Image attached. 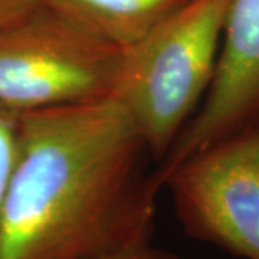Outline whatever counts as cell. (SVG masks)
I'll return each instance as SVG.
<instances>
[{
    "mask_svg": "<svg viewBox=\"0 0 259 259\" xmlns=\"http://www.w3.org/2000/svg\"><path fill=\"white\" fill-rule=\"evenodd\" d=\"M186 235L238 259H259V117L163 177Z\"/></svg>",
    "mask_w": 259,
    "mask_h": 259,
    "instance_id": "obj_4",
    "label": "cell"
},
{
    "mask_svg": "<svg viewBox=\"0 0 259 259\" xmlns=\"http://www.w3.org/2000/svg\"><path fill=\"white\" fill-rule=\"evenodd\" d=\"M229 5L192 0L122 49L111 98L154 160L166 157L209 91Z\"/></svg>",
    "mask_w": 259,
    "mask_h": 259,
    "instance_id": "obj_2",
    "label": "cell"
},
{
    "mask_svg": "<svg viewBox=\"0 0 259 259\" xmlns=\"http://www.w3.org/2000/svg\"><path fill=\"white\" fill-rule=\"evenodd\" d=\"M148 157L112 98L16 115L0 259H98L150 243L163 186Z\"/></svg>",
    "mask_w": 259,
    "mask_h": 259,
    "instance_id": "obj_1",
    "label": "cell"
},
{
    "mask_svg": "<svg viewBox=\"0 0 259 259\" xmlns=\"http://www.w3.org/2000/svg\"><path fill=\"white\" fill-rule=\"evenodd\" d=\"M192 0H45V6L120 49L137 44Z\"/></svg>",
    "mask_w": 259,
    "mask_h": 259,
    "instance_id": "obj_6",
    "label": "cell"
},
{
    "mask_svg": "<svg viewBox=\"0 0 259 259\" xmlns=\"http://www.w3.org/2000/svg\"><path fill=\"white\" fill-rule=\"evenodd\" d=\"M45 8V0H0V30L12 28Z\"/></svg>",
    "mask_w": 259,
    "mask_h": 259,
    "instance_id": "obj_8",
    "label": "cell"
},
{
    "mask_svg": "<svg viewBox=\"0 0 259 259\" xmlns=\"http://www.w3.org/2000/svg\"><path fill=\"white\" fill-rule=\"evenodd\" d=\"M16 146V115L0 111V209L9 182Z\"/></svg>",
    "mask_w": 259,
    "mask_h": 259,
    "instance_id": "obj_7",
    "label": "cell"
},
{
    "mask_svg": "<svg viewBox=\"0 0 259 259\" xmlns=\"http://www.w3.org/2000/svg\"><path fill=\"white\" fill-rule=\"evenodd\" d=\"M259 117V0H231L209 91L167 156L163 177L185 158Z\"/></svg>",
    "mask_w": 259,
    "mask_h": 259,
    "instance_id": "obj_5",
    "label": "cell"
},
{
    "mask_svg": "<svg viewBox=\"0 0 259 259\" xmlns=\"http://www.w3.org/2000/svg\"><path fill=\"white\" fill-rule=\"evenodd\" d=\"M98 259H180L176 255L168 253L166 250L157 249L154 246H151L150 243H144L140 246H134L130 249L120 250V252H114L110 255H105L102 258Z\"/></svg>",
    "mask_w": 259,
    "mask_h": 259,
    "instance_id": "obj_9",
    "label": "cell"
},
{
    "mask_svg": "<svg viewBox=\"0 0 259 259\" xmlns=\"http://www.w3.org/2000/svg\"><path fill=\"white\" fill-rule=\"evenodd\" d=\"M121 58L122 49L45 6L0 30V111L111 98Z\"/></svg>",
    "mask_w": 259,
    "mask_h": 259,
    "instance_id": "obj_3",
    "label": "cell"
}]
</instances>
